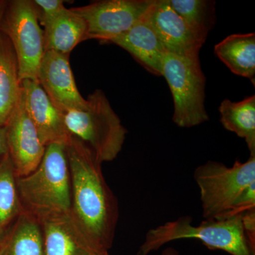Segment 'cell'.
<instances>
[{
  "instance_id": "obj_15",
  "label": "cell",
  "mask_w": 255,
  "mask_h": 255,
  "mask_svg": "<svg viewBox=\"0 0 255 255\" xmlns=\"http://www.w3.org/2000/svg\"><path fill=\"white\" fill-rule=\"evenodd\" d=\"M44 33V48L70 55L79 43L87 40L85 20L71 9L65 8L41 25Z\"/></svg>"
},
{
  "instance_id": "obj_7",
  "label": "cell",
  "mask_w": 255,
  "mask_h": 255,
  "mask_svg": "<svg viewBox=\"0 0 255 255\" xmlns=\"http://www.w3.org/2000/svg\"><path fill=\"white\" fill-rule=\"evenodd\" d=\"M0 31L9 38L17 60L21 82L38 81V72L45 53L44 33L32 0L6 1Z\"/></svg>"
},
{
  "instance_id": "obj_22",
  "label": "cell",
  "mask_w": 255,
  "mask_h": 255,
  "mask_svg": "<svg viewBox=\"0 0 255 255\" xmlns=\"http://www.w3.org/2000/svg\"><path fill=\"white\" fill-rule=\"evenodd\" d=\"M40 25L48 21L65 9L63 0H33Z\"/></svg>"
},
{
  "instance_id": "obj_9",
  "label": "cell",
  "mask_w": 255,
  "mask_h": 255,
  "mask_svg": "<svg viewBox=\"0 0 255 255\" xmlns=\"http://www.w3.org/2000/svg\"><path fill=\"white\" fill-rule=\"evenodd\" d=\"M4 127L7 152L16 177L31 174L41 163L46 146L28 117L21 94Z\"/></svg>"
},
{
  "instance_id": "obj_10",
  "label": "cell",
  "mask_w": 255,
  "mask_h": 255,
  "mask_svg": "<svg viewBox=\"0 0 255 255\" xmlns=\"http://www.w3.org/2000/svg\"><path fill=\"white\" fill-rule=\"evenodd\" d=\"M70 55L46 50L38 72V83L48 98L63 114L87 108V101L79 92L71 66Z\"/></svg>"
},
{
  "instance_id": "obj_20",
  "label": "cell",
  "mask_w": 255,
  "mask_h": 255,
  "mask_svg": "<svg viewBox=\"0 0 255 255\" xmlns=\"http://www.w3.org/2000/svg\"><path fill=\"white\" fill-rule=\"evenodd\" d=\"M9 154L0 161V241L23 212Z\"/></svg>"
},
{
  "instance_id": "obj_24",
  "label": "cell",
  "mask_w": 255,
  "mask_h": 255,
  "mask_svg": "<svg viewBox=\"0 0 255 255\" xmlns=\"http://www.w3.org/2000/svg\"><path fill=\"white\" fill-rule=\"evenodd\" d=\"M243 224L248 243L255 251V209L246 211L243 215Z\"/></svg>"
},
{
  "instance_id": "obj_14",
  "label": "cell",
  "mask_w": 255,
  "mask_h": 255,
  "mask_svg": "<svg viewBox=\"0 0 255 255\" xmlns=\"http://www.w3.org/2000/svg\"><path fill=\"white\" fill-rule=\"evenodd\" d=\"M145 14L128 31L111 40L110 43L127 50L147 71L161 76L162 62L167 51Z\"/></svg>"
},
{
  "instance_id": "obj_8",
  "label": "cell",
  "mask_w": 255,
  "mask_h": 255,
  "mask_svg": "<svg viewBox=\"0 0 255 255\" xmlns=\"http://www.w3.org/2000/svg\"><path fill=\"white\" fill-rule=\"evenodd\" d=\"M155 0H103L71 8L87 25V40L106 43L128 31L144 16Z\"/></svg>"
},
{
  "instance_id": "obj_12",
  "label": "cell",
  "mask_w": 255,
  "mask_h": 255,
  "mask_svg": "<svg viewBox=\"0 0 255 255\" xmlns=\"http://www.w3.org/2000/svg\"><path fill=\"white\" fill-rule=\"evenodd\" d=\"M23 105L44 146L55 142L67 143L70 134L64 114L48 98L38 81L21 82Z\"/></svg>"
},
{
  "instance_id": "obj_2",
  "label": "cell",
  "mask_w": 255,
  "mask_h": 255,
  "mask_svg": "<svg viewBox=\"0 0 255 255\" xmlns=\"http://www.w3.org/2000/svg\"><path fill=\"white\" fill-rule=\"evenodd\" d=\"M16 185L23 211L37 221L70 214L71 182L66 143L46 146L38 167L28 175L17 177Z\"/></svg>"
},
{
  "instance_id": "obj_16",
  "label": "cell",
  "mask_w": 255,
  "mask_h": 255,
  "mask_svg": "<svg viewBox=\"0 0 255 255\" xmlns=\"http://www.w3.org/2000/svg\"><path fill=\"white\" fill-rule=\"evenodd\" d=\"M21 82L12 45L0 31V127H4L19 100Z\"/></svg>"
},
{
  "instance_id": "obj_27",
  "label": "cell",
  "mask_w": 255,
  "mask_h": 255,
  "mask_svg": "<svg viewBox=\"0 0 255 255\" xmlns=\"http://www.w3.org/2000/svg\"><path fill=\"white\" fill-rule=\"evenodd\" d=\"M6 0H0V21H1L3 13H4L5 6H6Z\"/></svg>"
},
{
  "instance_id": "obj_18",
  "label": "cell",
  "mask_w": 255,
  "mask_h": 255,
  "mask_svg": "<svg viewBox=\"0 0 255 255\" xmlns=\"http://www.w3.org/2000/svg\"><path fill=\"white\" fill-rule=\"evenodd\" d=\"M0 255H43L39 222L23 211L0 241Z\"/></svg>"
},
{
  "instance_id": "obj_21",
  "label": "cell",
  "mask_w": 255,
  "mask_h": 255,
  "mask_svg": "<svg viewBox=\"0 0 255 255\" xmlns=\"http://www.w3.org/2000/svg\"><path fill=\"white\" fill-rule=\"evenodd\" d=\"M169 5L206 42L214 21V2L206 0H168Z\"/></svg>"
},
{
  "instance_id": "obj_26",
  "label": "cell",
  "mask_w": 255,
  "mask_h": 255,
  "mask_svg": "<svg viewBox=\"0 0 255 255\" xmlns=\"http://www.w3.org/2000/svg\"><path fill=\"white\" fill-rule=\"evenodd\" d=\"M158 255H181L179 252L176 250L175 248L169 247V248H165L162 253Z\"/></svg>"
},
{
  "instance_id": "obj_6",
  "label": "cell",
  "mask_w": 255,
  "mask_h": 255,
  "mask_svg": "<svg viewBox=\"0 0 255 255\" xmlns=\"http://www.w3.org/2000/svg\"><path fill=\"white\" fill-rule=\"evenodd\" d=\"M174 101L172 120L180 128H192L209 121L205 100L206 78L199 57H185L167 52L162 65Z\"/></svg>"
},
{
  "instance_id": "obj_4",
  "label": "cell",
  "mask_w": 255,
  "mask_h": 255,
  "mask_svg": "<svg viewBox=\"0 0 255 255\" xmlns=\"http://www.w3.org/2000/svg\"><path fill=\"white\" fill-rule=\"evenodd\" d=\"M86 100L85 110L64 114L65 125L70 135L86 144L101 163L111 162L123 148L127 130L103 91L96 90Z\"/></svg>"
},
{
  "instance_id": "obj_11",
  "label": "cell",
  "mask_w": 255,
  "mask_h": 255,
  "mask_svg": "<svg viewBox=\"0 0 255 255\" xmlns=\"http://www.w3.org/2000/svg\"><path fill=\"white\" fill-rule=\"evenodd\" d=\"M145 17L166 51L180 56L199 57L205 42L171 7L168 0H155Z\"/></svg>"
},
{
  "instance_id": "obj_13",
  "label": "cell",
  "mask_w": 255,
  "mask_h": 255,
  "mask_svg": "<svg viewBox=\"0 0 255 255\" xmlns=\"http://www.w3.org/2000/svg\"><path fill=\"white\" fill-rule=\"evenodd\" d=\"M43 255H109L101 254L85 237L70 214L38 221Z\"/></svg>"
},
{
  "instance_id": "obj_23",
  "label": "cell",
  "mask_w": 255,
  "mask_h": 255,
  "mask_svg": "<svg viewBox=\"0 0 255 255\" xmlns=\"http://www.w3.org/2000/svg\"><path fill=\"white\" fill-rule=\"evenodd\" d=\"M253 209H255V182L250 184L246 190L243 191L232 209L223 218L243 215L246 211Z\"/></svg>"
},
{
  "instance_id": "obj_19",
  "label": "cell",
  "mask_w": 255,
  "mask_h": 255,
  "mask_svg": "<svg viewBox=\"0 0 255 255\" xmlns=\"http://www.w3.org/2000/svg\"><path fill=\"white\" fill-rule=\"evenodd\" d=\"M221 123L226 130L246 140L251 153L255 152V96L233 102L224 100L219 108Z\"/></svg>"
},
{
  "instance_id": "obj_5",
  "label": "cell",
  "mask_w": 255,
  "mask_h": 255,
  "mask_svg": "<svg viewBox=\"0 0 255 255\" xmlns=\"http://www.w3.org/2000/svg\"><path fill=\"white\" fill-rule=\"evenodd\" d=\"M194 177L200 192L203 217L222 219L243 191L255 182V152L246 162L236 160L231 167L208 161L196 168Z\"/></svg>"
},
{
  "instance_id": "obj_25",
  "label": "cell",
  "mask_w": 255,
  "mask_h": 255,
  "mask_svg": "<svg viewBox=\"0 0 255 255\" xmlns=\"http://www.w3.org/2000/svg\"><path fill=\"white\" fill-rule=\"evenodd\" d=\"M7 153L4 127H0V161Z\"/></svg>"
},
{
  "instance_id": "obj_3",
  "label": "cell",
  "mask_w": 255,
  "mask_h": 255,
  "mask_svg": "<svg viewBox=\"0 0 255 255\" xmlns=\"http://www.w3.org/2000/svg\"><path fill=\"white\" fill-rule=\"evenodd\" d=\"M183 239H196L211 250H220L231 255H255L243 224V215L223 219L204 220L193 224L191 216H185L149 230L137 255H149L164 245Z\"/></svg>"
},
{
  "instance_id": "obj_1",
  "label": "cell",
  "mask_w": 255,
  "mask_h": 255,
  "mask_svg": "<svg viewBox=\"0 0 255 255\" xmlns=\"http://www.w3.org/2000/svg\"><path fill=\"white\" fill-rule=\"evenodd\" d=\"M66 152L71 182L70 216L96 250L108 255L118 223V201L106 182L102 163L86 144L70 135Z\"/></svg>"
},
{
  "instance_id": "obj_17",
  "label": "cell",
  "mask_w": 255,
  "mask_h": 255,
  "mask_svg": "<svg viewBox=\"0 0 255 255\" xmlns=\"http://www.w3.org/2000/svg\"><path fill=\"white\" fill-rule=\"evenodd\" d=\"M214 52L232 73L255 82V33L228 36L215 46Z\"/></svg>"
}]
</instances>
